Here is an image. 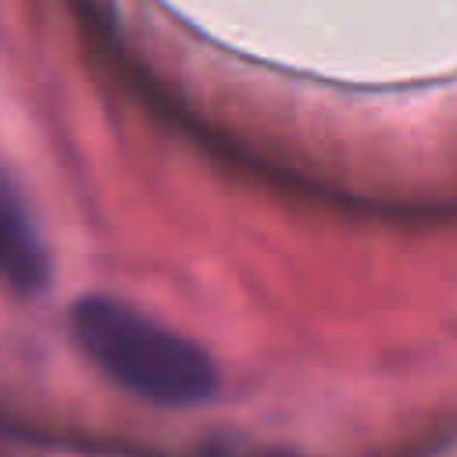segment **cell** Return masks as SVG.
<instances>
[{
	"label": "cell",
	"mask_w": 457,
	"mask_h": 457,
	"mask_svg": "<svg viewBox=\"0 0 457 457\" xmlns=\"http://www.w3.org/2000/svg\"><path fill=\"white\" fill-rule=\"evenodd\" d=\"M71 332L100 371L143 400L186 407L218 389L214 361L196 343L129 303L86 296L71 307Z\"/></svg>",
	"instance_id": "6da1fadb"
},
{
	"label": "cell",
	"mask_w": 457,
	"mask_h": 457,
	"mask_svg": "<svg viewBox=\"0 0 457 457\" xmlns=\"http://www.w3.org/2000/svg\"><path fill=\"white\" fill-rule=\"evenodd\" d=\"M0 275L18 289H36L46 278V257L14 189L0 179Z\"/></svg>",
	"instance_id": "7a4b0ae2"
}]
</instances>
